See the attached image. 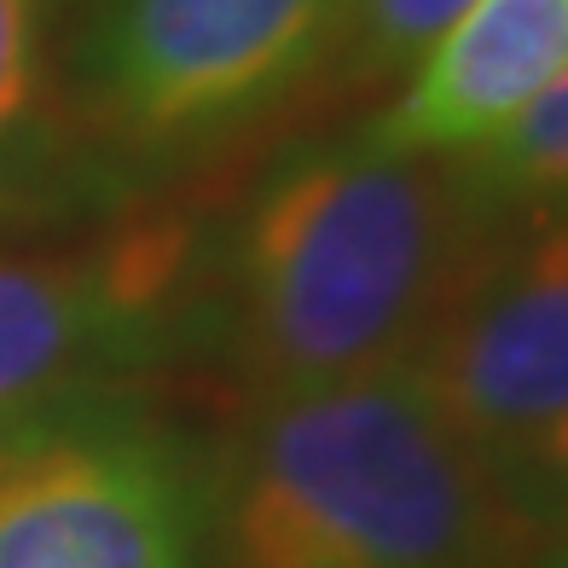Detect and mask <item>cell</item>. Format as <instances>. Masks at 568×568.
<instances>
[{"label": "cell", "mask_w": 568, "mask_h": 568, "mask_svg": "<svg viewBox=\"0 0 568 568\" xmlns=\"http://www.w3.org/2000/svg\"><path fill=\"white\" fill-rule=\"evenodd\" d=\"M343 0H99L70 93L111 145L174 158L267 116L331 53Z\"/></svg>", "instance_id": "obj_3"}, {"label": "cell", "mask_w": 568, "mask_h": 568, "mask_svg": "<svg viewBox=\"0 0 568 568\" xmlns=\"http://www.w3.org/2000/svg\"><path fill=\"white\" fill-rule=\"evenodd\" d=\"M470 0H343L331 47L343 53V70L359 82L412 70L418 53L447 30Z\"/></svg>", "instance_id": "obj_10"}, {"label": "cell", "mask_w": 568, "mask_h": 568, "mask_svg": "<svg viewBox=\"0 0 568 568\" xmlns=\"http://www.w3.org/2000/svg\"><path fill=\"white\" fill-rule=\"evenodd\" d=\"M499 215L458 158L366 128L307 140L250 192L226 267V343L255 395L395 372Z\"/></svg>", "instance_id": "obj_1"}, {"label": "cell", "mask_w": 568, "mask_h": 568, "mask_svg": "<svg viewBox=\"0 0 568 568\" xmlns=\"http://www.w3.org/2000/svg\"><path fill=\"white\" fill-rule=\"evenodd\" d=\"M64 169V128L41 70L36 0H0V210H36Z\"/></svg>", "instance_id": "obj_8"}, {"label": "cell", "mask_w": 568, "mask_h": 568, "mask_svg": "<svg viewBox=\"0 0 568 568\" xmlns=\"http://www.w3.org/2000/svg\"><path fill=\"white\" fill-rule=\"evenodd\" d=\"M487 470L523 528H568V412L516 447L487 453Z\"/></svg>", "instance_id": "obj_11"}, {"label": "cell", "mask_w": 568, "mask_h": 568, "mask_svg": "<svg viewBox=\"0 0 568 568\" xmlns=\"http://www.w3.org/2000/svg\"><path fill=\"white\" fill-rule=\"evenodd\" d=\"M494 215L568 210V70L516 116L494 145L458 158Z\"/></svg>", "instance_id": "obj_9"}, {"label": "cell", "mask_w": 568, "mask_h": 568, "mask_svg": "<svg viewBox=\"0 0 568 568\" xmlns=\"http://www.w3.org/2000/svg\"><path fill=\"white\" fill-rule=\"evenodd\" d=\"M534 568H568V534H562V539H557V546H551L546 557H539Z\"/></svg>", "instance_id": "obj_12"}, {"label": "cell", "mask_w": 568, "mask_h": 568, "mask_svg": "<svg viewBox=\"0 0 568 568\" xmlns=\"http://www.w3.org/2000/svg\"><path fill=\"white\" fill-rule=\"evenodd\" d=\"M186 314V239L122 232L82 255H0V429L151 366Z\"/></svg>", "instance_id": "obj_6"}, {"label": "cell", "mask_w": 568, "mask_h": 568, "mask_svg": "<svg viewBox=\"0 0 568 568\" xmlns=\"http://www.w3.org/2000/svg\"><path fill=\"white\" fill-rule=\"evenodd\" d=\"M210 494L180 442L59 406L0 429V568H197Z\"/></svg>", "instance_id": "obj_4"}, {"label": "cell", "mask_w": 568, "mask_h": 568, "mask_svg": "<svg viewBox=\"0 0 568 568\" xmlns=\"http://www.w3.org/2000/svg\"><path fill=\"white\" fill-rule=\"evenodd\" d=\"M481 458L568 412V210L487 226L400 366Z\"/></svg>", "instance_id": "obj_5"}, {"label": "cell", "mask_w": 568, "mask_h": 568, "mask_svg": "<svg viewBox=\"0 0 568 568\" xmlns=\"http://www.w3.org/2000/svg\"><path fill=\"white\" fill-rule=\"evenodd\" d=\"M568 70V0H470L366 134L412 158H476Z\"/></svg>", "instance_id": "obj_7"}, {"label": "cell", "mask_w": 568, "mask_h": 568, "mask_svg": "<svg viewBox=\"0 0 568 568\" xmlns=\"http://www.w3.org/2000/svg\"><path fill=\"white\" fill-rule=\"evenodd\" d=\"M210 523L221 568H494L523 528L400 366L262 395Z\"/></svg>", "instance_id": "obj_2"}]
</instances>
